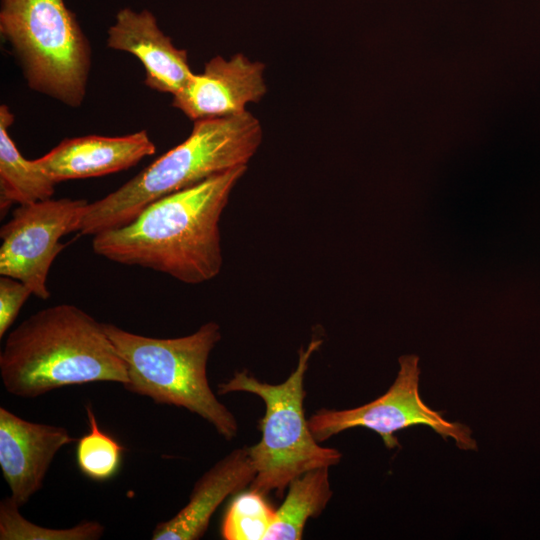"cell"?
Wrapping results in <instances>:
<instances>
[{
    "mask_svg": "<svg viewBox=\"0 0 540 540\" xmlns=\"http://www.w3.org/2000/svg\"><path fill=\"white\" fill-rule=\"evenodd\" d=\"M246 169L236 167L155 200L128 224L94 235V253L186 284L215 278L223 264L220 218Z\"/></svg>",
    "mask_w": 540,
    "mask_h": 540,
    "instance_id": "1",
    "label": "cell"
},
{
    "mask_svg": "<svg viewBox=\"0 0 540 540\" xmlns=\"http://www.w3.org/2000/svg\"><path fill=\"white\" fill-rule=\"evenodd\" d=\"M5 390L36 398L94 382H128L127 368L104 323L67 303L41 309L7 336L0 353Z\"/></svg>",
    "mask_w": 540,
    "mask_h": 540,
    "instance_id": "2",
    "label": "cell"
},
{
    "mask_svg": "<svg viewBox=\"0 0 540 540\" xmlns=\"http://www.w3.org/2000/svg\"><path fill=\"white\" fill-rule=\"evenodd\" d=\"M260 121L245 111L194 121L190 135L118 189L85 206L77 232L119 228L147 205L215 175L247 166L262 143Z\"/></svg>",
    "mask_w": 540,
    "mask_h": 540,
    "instance_id": "3",
    "label": "cell"
},
{
    "mask_svg": "<svg viewBox=\"0 0 540 540\" xmlns=\"http://www.w3.org/2000/svg\"><path fill=\"white\" fill-rule=\"evenodd\" d=\"M105 331L124 361L128 382L123 387L152 399L174 405L200 416L226 440L238 433L233 413L209 386L207 362L221 339L220 326L213 321L194 333L177 338H154L104 323Z\"/></svg>",
    "mask_w": 540,
    "mask_h": 540,
    "instance_id": "4",
    "label": "cell"
},
{
    "mask_svg": "<svg viewBox=\"0 0 540 540\" xmlns=\"http://www.w3.org/2000/svg\"><path fill=\"white\" fill-rule=\"evenodd\" d=\"M322 342L315 338L306 348L301 347L296 368L280 384L262 382L247 370H242L217 386L221 395L247 392L259 396L265 403V414L259 421L261 439L249 447L256 471L249 488L264 496L275 491L281 497L298 476L316 468H330L342 458L338 450L319 444L304 413L305 373L312 355Z\"/></svg>",
    "mask_w": 540,
    "mask_h": 540,
    "instance_id": "5",
    "label": "cell"
},
{
    "mask_svg": "<svg viewBox=\"0 0 540 540\" xmlns=\"http://www.w3.org/2000/svg\"><path fill=\"white\" fill-rule=\"evenodd\" d=\"M0 34L30 89L71 108L82 105L92 49L65 0H0Z\"/></svg>",
    "mask_w": 540,
    "mask_h": 540,
    "instance_id": "6",
    "label": "cell"
},
{
    "mask_svg": "<svg viewBox=\"0 0 540 540\" xmlns=\"http://www.w3.org/2000/svg\"><path fill=\"white\" fill-rule=\"evenodd\" d=\"M398 375L379 398L356 408L334 410L322 408L309 419L311 433L318 442L350 428L365 427L378 433L387 448L400 446L395 432L402 429L425 425L432 428L444 439L453 438L458 448L476 450L472 431L461 423L445 420L441 413L432 410L419 395L418 357L404 355L399 358Z\"/></svg>",
    "mask_w": 540,
    "mask_h": 540,
    "instance_id": "7",
    "label": "cell"
},
{
    "mask_svg": "<svg viewBox=\"0 0 540 540\" xmlns=\"http://www.w3.org/2000/svg\"><path fill=\"white\" fill-rule=\"evenodd\" d=\"M87 204L84 199L51 198L15 208L0 229V275L17 279L34 296L48 299V273L65 247L60 239L77 232Z\"/></svg>",
    "mask_w": 540,
    "mask_h": 540,
    "instance_id": "8",
    "label": "cell"
},
{
    "mask_svg": "<svg viewBox=\"0 0 540 540\" xmlns=\"http://www.w3.org/2000/svg\"><path fill=\"white\" fill-rule=\"evenodd\" d=\"M264 70L261 62L242 53L216 56L172 96V106L193 121L240 114L265 95Z\"/></svg>",
    "mask_w": 540,
    "mask_h": 540,
    "instance_id": "9",
    "label": "cell"
},
{
    "mask_svg": "<svg viewBox=\"0 0 540 540\" xmlns=\"http://www.w3.org/2000/svg\"><path fill=\"white\" fill-rule=\"evenodd\" d=\"M75 441L64 427L31 422L0 407V468L20 507L42 488L58 451Z\"/></svg>",
    "mask_w": 540,
    "mask_h": 540,
    "instance_id": "10",
    "label": "cell"
},
{
    "mask_svg": "<svg viewBox=\"0 0 540 540\" xmlns=\"http://www.w3.org/2000/svg\"><path fill=\"white\" fill-rule=\"evenodd\" d=\"M107 47L134 55L145 70L147 87L172 96L193 77L186 50L177 48L148 9H120L107 30Z\"/></svg>",
    "mask_w": 540,
    "mask_h": 540,
    "instance_id": "11",
    "label": "cell"
},
{
    "mask_svg": "<svg viewBox=\"0 0 540 540\" xmlns=\"http://www.w3.org/2000/svg\"><path fill=\"white\" fill-rule=\"evenodd\" d=\"M155 151L156 146L147 131L141 130L116 137L87 135L67 138L34 160L59 183L126 170Z\"/></svg>",
    "mask_w": 540,
    "mask_h": 540,
    "instance_id": "12",
    "label": "cell"
},
{
    "mask_svg": "<svg viewBox=\"0 0 540 540\" xmlns=\"http://www.w3.org/2000/svg\"><path fill=\"white\" fill-rule=\"evenodd\" d=\"M255 475L249 447L234 449L195 482L187 504L169 520L158 523L151 539H200L221 503L249 487Z\"/></svg>",
    "mask_w": 540,
    "mask_h": 540,
    "instance_id": "13",
    "label": "cell"
},
{
    "mask_svg": "<svg viewBox=\"0 0 540 540\" xmlns=\"http://www.w3.org/2000/svg\"><path fill=\"white\" fill-rule=\"evenodd\" d=\"M14 115L0 106V208L1 214L14 203L19 205L51 199L56 182L35 162L23 157L8 129Z\"/></svg>",
    "mask_w": 540,
    "mask_h": 540,
    "instance_id": "14",
    "label": "cell"
},
{
    "mask_svg": "<svg viewBox=\"0 0 540 540\" xmlns=\"http://www.w3.org/2000/svg\"><path fill=\"white\" fill-rule=\"evenodd\" d=\"M287 488L265 540L302 539L307 520L319 516L332 497L329 467L309 470L292 480Z\"/></svg>",
    "mask_w": 540,
    "mask_h": 540,
    "instance_id": "15",
    "label": "cell"
},
{
    "mask_svg": "<svg viewBox=\"0 0 540 540\" xmlns=\"http://www.w3.org/2000/svg\"><path fill=\"white\" fill-rule=\"evenodd\" d=\"M10 497L0 502V540H96L105 527L98 521H81L70 528H49L27 520Z\"/></svg>",
    "mask_w": 540,
    "mask_h": 540,
    "instance_id": "16",
    "label": "cell"
},
{
    "mask_svg": "<svg viewBox=\"0 0 540 540\" xmlns=\"http://www.w3.org/2000/svg\"><path fill=\"white\" fill-rule=\"evenodd\" d=\"M89 431L77 439L76 461L80 471L94 481H107L118 472L123 446L99 426L91 405H86Z\"/></svg>",
    "mask_w": 540,
    "mask_h": 540,
    "instance_id": "17",
    "label": "cell"
},
{
    "mask_svg": "<svg viewBox=\"0 0 540 540\" xmlns=\"http://www.w3.org/2000/svg\"><path fill=\"white\" fill-rule=\"evenodd\" d=\"M275 510L265 496L249 490L239 492L228 507L221 527L226 540H265L274 521Z\"/></svg>",
    "mask_w": 540,
    "mask_h": 540,
    "instance_id": "18",
    "label": "cell"
},
{
    "mask_svg": "<svg viewBox=\"0 0 540 540\" xmlns=\"http://www.w3.org/2000/svg\"><path fill=\"white\" fill-rule=\"evenodd\" d=\"M32 291L21 281L10 276L0 277V338L16 320Z\"/></svg>",
    "mask_w": 540,
    "mask_h": 540,
    "instance_id": "19",
    "label": "cell"
}]
</instances>
